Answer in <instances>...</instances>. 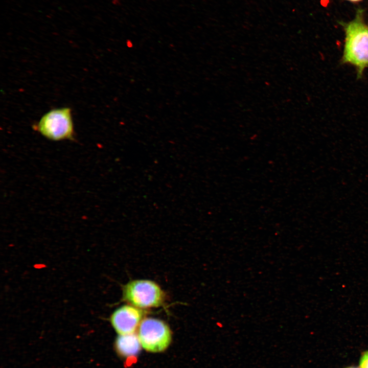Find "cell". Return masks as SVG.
Here are the masks:
<instances>
[{"label":"cell","mask_w":368,"mask_h":368,"mask_svg":"<svg viewBox=\"0 0 368 368\" xmlns=\"http://www.w3.org/2000/svg\"><path fill=\"white\" fill-rule=\"evenodd\" d=\"M346 33L342 62L356 68L358 77L368 67V26L358 12L354 19L344 26Z\"/></svg>","instance_id":"1"},{"label":"cell","mask_w":368,"mask_h":368,"mask_svg":"<svg viewBox=\"0 0 368 368\" xmlns=\"http://www.w3.org/2000/svg\"><path fill=\"white\" fill-rule=\"evenodd\" d=\"M123 300L142 310L155 308L164 305L166 295L161 287L149 280H132L123 286Z\"/></svg>","instance_id":"2"},{"label":"cell","mask_w":368,"mask_h":368,"mask_svg":"<svg viewBox=\"0 0 368 368\" xmlns=\"http://www.w3.org/2000/svg\"><path fill=\"white\" fill-rule=\"evenodd\" d=\"M35 127L42 135L52 141L74 139V124L71 110L68 107L49 111Z\"/></svg>","instance_id":"3"},{"label":"cell","mask_w":368,"mask_h":368,"mask_svg":"<svg viewBox=\"0 0 368 368\" xmlns=\"http://www.w3.org/2000/svg\"><path fill=\"white\" fill-rule=\"evenodd\" d=\"M137 331L142 348L149 352H163L169 347L172 341V332L169 326L160 319L144 318Z\"/></svg>","instance_id":"4"},{"label":"cell","mask_w":368,"mask_h":368,"mask_svg":"<svg viewBox=\"0 0 368 368\" xmlns=\"http://www.w3.org/2000/svg\"><path fill=\"white\" fill-rule=\"evenodd\" d=\"M145 314L144 310L128 304L116 309L109 320L118 335L134 333L137 331Z\"/></svg>","instance_id":"5"},{"label":"cell","mask_w":368,"mask_h":368,"mask_svg":"<svg viewBox=\"0 0 368 368\" xmlns=\"http://www.w3.org/2000/svg\"><path fill=\"white\" fill-rule=\"evenodd\" d=\"M142 348L137 333L118 335L114 348L119 356L128 359L137 356Z\"/></svg>","instance_id":"6"},{"label":"cell","mask_w":368,"mask_h":368,"mask_svg":"<svg viewBox=\"0 0 368 368\" xmlns=\"http://www.w3.org/2000/svg\"><path fill=\"white\" fill-rule=\"evenodd\" d=\"M359 368H368V350L363 352L360 358Z\"/></svg>","instance_id":"7"},{"label":"cell","mask_w":368,"mask_h":368,"mask_svg":"<svg viewBox=\"0 0 368 368\" xmlns=\"http://www.w3.org/2000/svg\"><path fill=\"white\" fill-rule=\"evenodd\" d=\"M111 3L115 6H119L121 4V0H112Z\"/></svg>","instance_id":"8"},{"label":"cell","mask_w":368,"mask_h":368,"mask_svg":"<svg viewBox=\"0 0 368 368\" xmlns=\"http://www.w3.org/2000/svg\"><path fill=\"white\" fill-rule=\"evenodd\" d=\"M347 1H351V2H359V1H361V0H347Z\"/></svg>","instance_id":"9"},{"label":"cell","mask_w":368,"mask_h":368,"mask_svg":"<svg viewBox=\"0 0 368 368\" xmlns=\"http://www.w3.org/2000/svg\"><path fill=\"white\" fill-rule=\"evenodd\" d=\"M346 368H358V367H354V366H350V367H346Z\"/></svg>","instance_id":"10"},{"label":"cell","mask_w":368,"mask_h":368,"mask_svg":"<svg viewBox=\"0 0 368 368\" xmlns=\"http://www.w3.org/2000/svg\"><path fill=\"white\" fill-rule=\"evenodd\" d=\"M149 1H156V0H149Z\"/></svg>","instance_id":"11"}]
</instances>
